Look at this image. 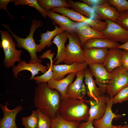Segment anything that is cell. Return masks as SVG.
Segmentation results:
<instances>
[{
    "instance_id": "cell-19",
    "label": "cell",
    "mask_w": 128,
    "mask_h": 128,
    "mask_svg": "<svg viewBox=\"0 0 128 128\" xmlns=\"http://www.w3.org/2000/svg\"><path fill=\"white\" fill-rule=\"evenodd\" d=\"M106 100V95H105L99 99L98 102L93 100L89 101L90 107L88 120H99L102 117L107 108Z\"/></svg>"
},
{
    "instance_id": "cell-31",
    "label": "cell",
    "mask_w": 128,
    "mask_h": 128,
    "mask_svg": "<svg viewBox=\"0 0 128 128\" xmlns=\"http://www.w3.org/2000/svg\"><path fill=\"white\" fill-rule=\"evenodd\" d=\"M46 66L48 69V70L43 74L39 76L34 77L33 80L35 81L38 83L39 82H47L52 78L53 73L52 70L51 63H47Z\"/></svg>"
},
{
    "instance_id": "cell-7",
    "label": "cell",
    "mask_w": 128,
    "mask_h": 128,
    "mask_svg": "<svg viewBox=\"0 0 128 128\" xmlns=\"http://www.w3.org/2000/svg\"><path fill=\"white\" fill-rule=\"evenodd\" d=\"M51 10L60 13L76 22L87 23L93 28L99 32L102 31L106 27L105 22L102 21L100 20L88 18L68 8H56L51 9Z\"/></svg>"
},
{
    "instance_id": "cell-30",
    "label": "cell",
    "mask_w": 128,
    "mask_h": 128,
    "mask_svg": "<svg viewBox=\"0 0 128 128\" xmlns=\"http://www.w3.org/2000/svg\"><path fill=\"white\" fill-rule=\"evenodd\" d=\"M21 122L24 128H37L38 119L36 110L32 111L31 114L29 116L23 117Z\"/></svg>"
},
{
    "instance_id": "cell-15",
    "label": "cell",
    "mask_w": 128,
    "mask_h": 128,
    "mask_svg": "<svg viewBox=\"0 0 128 128\" xmlns=\"http://www.w3.org/2000/svg\"><path fill=\"white\" fill-rule=\"evenodd\" d=\"M74 31L79 39L82 47L89 39L105 37L101 32L94 29L89 24L84 23H79Z\"/></svg>"
},
{
    "instance_id": "cell-17",
    "label": "cell",
    "mask_w": 128,
    "mask_h": 128,
    "mask_svg": "<svg viewBox=\"0 0 128 128\" xmlns=\"http://www.w3.org/2000/svg\"><path fill=\"white\" fill-rule=\"evenodd\" d=\"M84 81L88 96L93 100L98 102L100 98L105 95L100 89L96 86L93 76L89 69L84 70Z\"/></svg>"
},
{
    "instance_id": "cell-3",
    "label": "cell",
    "mask_w": 128,
    "mask_h": 128,
    "mask_svg": "<svg viewBox=\"0 0 128 128\" xmlns=\"http://www.w3.org/2000/svg\"><path fill=\"white\" fill-rule=\"evenodd\" d=\"M1 24L9 32L17 43L16 46L18 48H22L29 53L31 58L28 63H41L42 60L38 58L37 55V45L36 44L33 38V34L36 30L41 27L43 22L40 20L33 19L32 21L29 34L25 38H21L14 34L10 29L9 26L3 23Z\"/></svg>"
},
{
    "instance_id": "cell-14",
    "label": "cell",
    "mask_w": 128,
    "mask_h": 128,
    "mask_svg": "<svg viewBox=\"0 0 128 128\" xmlns=\"http://www.w3.org/2000/svg\"><path fill=\"white\" fill-rule=\"evenodd\" d=\"M8 104L7 102L4 105L0 104V108L4 113L3 117L0 121V128H18L16 123V116L19 112L24 109L20 104L10 110L7 108Z\"/></svg>"
},
{
    "instance_id": "cell-9",
    "label": "cell",
    "mask_w": 128,
    "mask_h": 128,
    "mask_svg": "<svg viewBox=\"0 0 128 128\" xmlns=\"http://www.w3.org/2000/svg\"><path fill=\"white\" fill-rule=\"evenodd\" d=\"M75 80L68 87L66 92L67 97L78 99L84 102V97L87 93L86 87L83 82L85 77L84 70L76 73Z\"/></svg>"
},
{
    "instance_id": "cell-8",
    "label": "cell",
    "mask_w": 128,
    "mask_h": 128,
    "mask_svg": "<svg viewBox=\"0 0 128 128\" xmlns=\"http://www.w3.org/2000/svg\"><path fill=\"white\" fill-rule=\"evenodd\" d=\"M107 26L101 32L106 38L123 44L128 41V31L117 23L109 19H105Z\"/></svg>"
},
{
    "instance_id": "cell-4",
    "label": "cell",
    "mask_w": 128,
    "mask_h": 128,
    "mask_svg": "<svg viewBox=\"0 0 128 128\" xmlns=\"http://www.w3.org/2000/svg\"><path fill=\"white\" fill-rule=\"evenodd\" d=\"M0 32L1 40L0 47L3 48L5 54L3 63L6 68H13L16 62L19 63L22 61V50L16 49V44L7 31L0 30Z\"/></svg>"
},
{
    "instance_id": "cell-22",
    "label": "cell",
    "mask_w": 128,
    "mask_h": 128,
    "mask_svg": "<svg viewBox=\"0 0 128 128\" xmlns=\"http://www.w3.org/2000/svg\"><path fill=\"white\" fill-rule=\"evenodd\" d=\"M120 45L118 42L106 37L93 38L87 41L82 48L83 50L91 48L110 49L117 48Z\"/></svg>"
},
{
    "instance_id": "cell-1",
    "label": "cell",
    "mask_w": 128,
    "mask_h": 128,
    "mask_svg": "<svg viewBox=\"0 0 128 128\" xmlns=\"http://www.w3.org/2000/svg\"><path fill=\"white\" fill-rule=\"evenodd\" d=\"M34 91L35 107L51 120L59 115L61 95L57 90L50 88L47 82H39Z\"/></svg>"
},
{
    "instance_id": "cell-39",
    "label": "cell",
    "mask_w": 128,
    "mask_h": 128,
    "mask_svg": "<svg viewBox=\"0 0 128 128\" xmlns=\"http://www.w3.org/2000/svg\"><path fill=\"white\" fill-rule=\"evenodd\" d=\"M13 0H0V9H3L8 13L10 18L12 20L13 18L12 16L9 12L7 9V6L9 3L12 1Z\"/></svg>"
},
{
    "instance_id": "cell-36",
    "label": "cell",
    "mask_w": 128,
    "mask_h": 128,
    "mask_svg": "<svg viewBox=\"0 0 128 128\" xmlns=\"http://www.w3.org/2000/svg\"><path fill=\"white\" fill-rule=\"evenodd\" d=\"M122 67L128 72V51L122 50Z\"/></svg>"
},
{
    "instance_id": "cell-11",
    "label": "cell",
    "mask_w": 128,
    "mask_h": 128,
    "mask_svg": "<svg viewBox=\"0 0 128 128\" xmlns=\"http://www.w3.org/2000/svg\"><path fill=\"white\" fill-rule=\"evenodd\" d=\"M88 66L93 76L95 78L96 84L105 94L106 92V86L110 73L106 70L103 64H94Z\"/></svg>"
},
{
    "instance_id": "cell-18",
    "label": "cell",
    "mask_w": 128,
    "mask_h": 128,
    "mask_svg": "<svg viewBox=\"0 0 128 128\" xmlns=\"http://www.w3.org/2000/svg\"><path fill=\"white\" fill-rule=\"evenodd\" d=\"M122 50L117 48L110 49L103 64L106 70L111 73L114 69L122 67Z\"/></svg>"
},
{
    "instance_id": "cell-29",
    "label": "cell",
    "mask_w": 128,
    "mask_h": 128,
    "mask_svg": "<svg viewBox=\"0 0 128 128\" xmlns=\"http://www.w3.org/2000/svg\"><path fill=\"white\" fill-rule=\"evenodd\" d=\"M12 2L16 6L27 5L33 7L37 10L44 18L47 16V13L40 6L37 0H13Z\"/></svg>"
},
{
    "instance_id": "cell-33",
    "label": "cell",
    "mask_w": 128,
    "mask_h": 128,
    "mask_svg": "<svg viewBox=\"0 0 128 128\" xmlns=\"http://www.w3.org/2000/svg\"><path fill=\"white\" fill-rule=\"evenodd\" d=\"M38 124L37 128H50L51 119L37 109Z\"/></svg>"
},
{
    "instance_id": "cell-41",
    "label": "cell",
    "mask_w": 128,
    "mask_h": 128,
    "mask_svg": "<svg viewBox=\"0 0 128 128\" xmlns=\"http://www.w3.org/2000/svg\"><path fill=\"white\" fill-rule=\"evenodd\" d=\"M117 48L119 49H122L128 51V41L126 43L121 45Z\"/></svg>"
},
{
    "instance_id": "cell-38",
    "label": "cell",
    "mask_w": 128,
    "mask_h": 128,
    "mask_svg": "<svg viewBox=\"0 0 128 128\" xmlns=\"http://www.w3.org/2000/svg\"><path fill=\"white\" fill-rule=\"evenodd\" d=\"M52 50H49L44 52L39 57L40 59H43L45 58H47L50 60V62H53V58L55 53L54 52L51 53Z\"/></svg>"
},
{
    "instance_id": "cell-2",
    "label": "cell",
    "mask_w": 128,
    "mask_h": 128,
    "mask_svg": "<svg viewBox=\"0 0 128 128\" xmlns=\"http://www.w3.org/2000/svg\"><path fill=\"white\" fill-rule=\"evenodd\" d=\"M89 111L84 102L67 97L61 99L59 115L67 121L80 123L88 120Z\"/></svg>"
},
{
    "instance_id": "cell-20",
    "label": "cell",
    "mask_w": 128,
    "mask_h": 128,
    "mask_svg": "<svg viewBox=\"0 0 128 128\" xmlns=\"http://www.w3.org/2000/svg\"><path fill=\"white\" fill-rule=\"evenodd\" d=\"M66 1L72 9L88 18L100 20L102 19L96 13L93 7L79 1L74 2L72 0H67Z\"/></svg>"
},
{
    "instance_id": "cell-28",
    "label": "cell",
    "mask_w": 128,
    "mask_h": 128,
    "mask_svg": "<svg viewBox=\"0 0 128 128\" xmlns=\"http://www.w3.org/2000/svg\"><path fill=\"white\" fill-rule=\"evenodd\" d=\"M50 128H78L80 123L67 121L59 115L51 120Z\"/></svg>"
},
{
    "instance_id": "cell-21",
    "label": "cell",
    "mask_w": 128,
    "mask_h": 128,
    "mask_svg": "<svg viewBox=\"0 0 128 128\" xmlns=\"http://www.w3.org/2000/svg\"><path fill=\"white\" fill-rule=\"evenodd\" d=\"M47 16L55 23L64 29L65 31L68 32L74 31L79 23L74 22L65 16L58 14L51 10L47 12Z\"/></svg>"
},
{
    "instance_id": "cell-40",
    "label": "cell",
    "mask_w": 128,
    "mask_h": 128,
    "mask_svg": "<svg viewBox=\"0 0 128 128\" xmlns=\"http://www.w3.org/2000/svg\"><path fill=\"white\" fill-rule=\"evenodd\" d=\"M93 121H82L79 123L78 128H95L93 125Z\"/></svg>"
},
{
    "instance_id": "cell-23",
    "label": "cell",
    "mask_w": 128,
    "mask_h": 128,
    "mask_svg": "<svg viewBox=\"0 0 128 128\" xmlns=\"http://www.w3.org/2000/svg\"><path fill=\"white\" fill-rule=\"evenodd\" d=\"M76 73L69 74L66 77L59 80H56L52 78L47 82L48 86L50 88L58 91L61 95V99L67 98L66 95L67 88L72 83Z\"/></svg>"
},
{
    "instance_id": "cell-26",
    "label": "cell",
    "mask_w": 128,
    "mask_h": 128,
    "mask_svg": "<svg viewBox=\"0 0 128 128\" xmlns=\"http://www.w3.org/2000/svg\"><path fill=\"white\" fill-rule=\"evenodd\" d=\"M68 37L66 32L59 33L54 38L53 43L55 44L57 48V55L53 61H56L55 64H59L63 62L65 52V44Z\"/></svg>"
},
{
    "instance_id": "cell-42",
    "label": "cell",
    "mask_w": 128,
    "mask_h": 128,
    "mask_svg": "<svg viewBox=\"0 0 128 128\" xmlns=\"http://www.w3.org/2000/svg\"><path fill=\"white\" fill-rule=\"evenodd\" d=\"M115 128H128V125L126 124L123 126H115Z\"/></svg>"
},
{
    "instance_id": "cell-25",
    "label": "cell",
    "mask_w": 128,
    "mask_h": 128,
    "mask_svg": "<svg viewBox=\"0 0 128 128\" xmlns=\"http://www.w3.org/2000/svg\"><path fill=\"white\" fill-rule=\"evenodd\" d=\"M52 22L55 26V29L53 30L47 31L45 33H41L40 39L39 40L40 43L37 46V52L41 51L47 46L50 47L53 43L52 40L53 38L59 33L65 31L64 29L58 27L53 22Z\"/></svg>"
},
{
    "instance_id": "cell-6",
    "label": "cell",
    "mask_w": 128,
    "mask_h": 128,
    "mask_svg": "<svg viewBox=\"0 0 128 128\" xmlns=\"http://www.w3.org/2000/svg\"><path fill=\"white\" fill-rule=\"evenodd\" d=\"M128 85V72L122 67L117 68L110 73L106 92L113 98L121 89Z\"/></svg>"
},
{
    "instance_id": "cell-37",
    "label": "cell",
    "mask_w": 128,
    "mask_h": 128,
    "mask_svg": "<svg viewBox=\"0 0 128 128\" xmlns=\"http://www.w3.org/2000/svg\"><path fill=\"white\" fill-rule=\"evenodd\" d=\"M80 1L91 7L101 5L108 1V0H81Z\"/></svg>"
},
{
    "instance_id": "cell-34",
    "label": "cell",
    "mask_w": 128,
    "mask_h": 128,
    "mask_svg": "<svg viewBox=\"0 0 128 128\" xmlns=\"http://www.w3.org/2000/svg\"><path fill=\"white\" fill-rule=\"evenodd\" d=\"M111 5L114 7L119 13L128 10V1L126 0H108Z\"/></svg>"
},
{
    "instance_id": "cell-27",
    "label": "cell",
    "mask_w": 128,
    "mask_h": 128,
    "mask_svg": "<svg viewBox=\"0 0 128 128\" xmlns=\"http://www.w3.org/2000/svg\"><path fill=\"white\" fill-rule=\"evenodd\" d=\"M37 2L42 8L47 13L52 8L60 7H70L65 0H37Z\"/></svg>"
},
{
    "instance_id": "cell-16",
    "label": "cell",
    "mask_w": 128,
    "mask_h": 128,
    "mask_svg": "<svg viewBox=\"0 0 128 128\" xmlns=\"http://www.w3.org/2000/svg\"><path fill=\"white\" fill-rule=\"evenodd\" d=\"M83 50L85 62L88 65L94 64H103L109 50L107 49L96 48Z\"/></svg>"
},
{
    "instance_id": "cell-13",
    "label": "cell",
    "mask_w": 128,
    "mask_h": 128,
    "mask_svg": "<svg viewBox=\"0 0 128 128\" xmlns=\"http://www.w3.org/2000/svg\"><path fill=\"white\" fill-rule=\"evenodd\" d=\"M48 70L46 66L40 63H27L24 60H22L16 66L12 68V71L14 77L18 78V75L19 72L23 70H27L30 72L31 76L30 78L31 81L33 80L36 75L39 74L41 72L44 74Z\"/></svg>"
},
{
    "instance_id": "cell-24",
    "label": "cell",
    "mask_w": 128,
    "mask_h": 128,
    "mask_svg": "<svg viewBox=\"0 0 128 128\" xmlns=\"http://www.w3.org/2000/svg\"><path fill=\"white\" fill-rule=\"evenodd\" d=\"M96 13L102 19H109L116 23L119 13L116 8L112 6L108 1L100 5L93 6Z\"/></svg>"
},
{
    "instance_id": "cell-35",
    "label": "cell",
    "mask_w": 128,
    "mask_h": 128,
    "mask_svg": "<svg viewBox=\"0 0 128 128\" xmlns=\"http://www.w3.org/2000/svg\"><path fill=\"white\" fill-rule=\"evenodd\" d=\"M116 23L128 31V10L119 13Z\"/></svg>"
},
{
    "instance_id": "cell-5",
    "label": "cell",
    "mask_w": 128,
    "mask_h": 128,
    "mask_svg": "<svg viewBox=\"0 0 128 128\" xmlns=\"http://www.w3.org/2000/svg\"><path fill=\"white\" fill-rule=\"evenodd\" d=\"M69 43L66 47L65 57L63 63L70 65L74 63L85 62L83 50L81 45L79 39L75 31L68 32Z\"/></svg>"
},
{
    "instance_id": "cell-12",
    "label": "cell",
    "mask_w": 128,
    "mask_h": 128,
    "mask_svg": "<svg viewBox=\"0 0 128 128\" xmlns=\"http://www.w3.org/2000/svg\"><path fill=\"white\" fill-rule=\"evenodd\" d=\"M106 98L107 108L104 115L100 119L93 120V125L95 128H115V126L112 124L113 119L122 117L121 115L116 114L113 112L112 107L114 104L112 98L107 95Z\"/></svg>"
},
{
    "instance_id": "cell-10",
    "label": "cell",
    "mask_w": 128,
    "mask_h": 128,
    "mask_svg": "<svg viewBox=\"0 0 128 128\" xmlns=\"http://www.w3.org/2000/svg\"><path fill=\"white\" fill-rule=\"evenodd\" d=\"M51 63L52 70L53 73L52 79L59 80L64 78L65 75L71 73L84 70L88 66L85 62L83 63H74L72 64L56 65Z\"/></svg>"
},
{
    "instance_id": "cell-32",
    "label": "cell",
    "mask_w": 128,
    "mask_h": 128,
    "mask_svg": "<svg viewBox=\"0 0 128 128\" xmlns=\"http://www.w3.org/2000/svg\"><path fill=\"white\" fill-rule=\"evenodd\" d=\"M113 104L121 103L128 100V85L124 87L112 98Z\"/></svg>"
}]
</instances>
